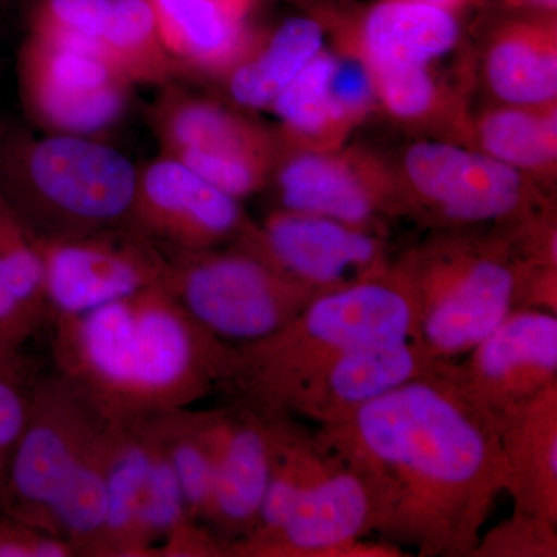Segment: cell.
Segmentation results:
<instances>
[{"label":"cell","mask_w":557,"mask_h":557,"mask_svg":"<svg viewBox=\"0 0 557 557\" xmlns=\"http://www.w3.org/2000/svg\"><path fill=\"white\" fill-rule=\"evenodd\" d=\"M494 417L516 511L557 523V384Z\"/></svg>","instance_id":"obj_18"},{"label":"cell","mask_w":557,"mask_h":557,"mask_svg":"<svg viewBox=\"0 0 557 557\" xmlns=\"http://www.w3.org/2000/svg\"><path fill=\"white\" fill-rule=\"evenodd\" d=\"M413 2L429 3V5L442 7V9L453 11V9L463 5L469 0H413Z\"/></svg>","instance_id":"obj_41"},{"label":"cell","mask_w":557,"mask_h":557,"mask_svg":"<svg viewBox=\"0 0 557 557\" xmlns=\"http://www.w3.org/2000/svg\"><path fill=\"white\" fill-rule=\"evenodd\" d=\"M152 124L163 156L185 164L234 199L258 190L269 174L270 139L214 102L171 91L157 101Z\"/></svg>","instance_id":"obj_10"},{"label":"cell","mask_w":557,"mask_h":557,"mask_svg":"<svg viewBox=\"0 0 557 557\" xmlns=\"http://www.w3.org/2000/svg\"><path fill=\"white\" fill-rule=\"evenodd\" d=\"M329 458L327 469L276 531L234 542L228 556L329 557L336 545L375 533L379 518L368 483L338 458Z\"/></svg>","instance_id":"obj_14"},{"label":"cell","mask_w":557,"mask_h":557,"mask_svg":"<svg viewBox=\"0 0 557 557\" xmlns=\"http://www.w3.org/2000/svg\"><path fill=\"white\" fill-rule=\"evenodd\" d=\"M322 40L324 35L317 21H285L258 53L234 65L231 97L244 108H271L277 95L321 53Z\"/></svg>","instance_id":"obj_23"},{"label":"cell","mask_w":557,"mask_h":557,"mask_svg":"<svg viewBox=\"0 0 557 557\" xmlns=\"http://www.w3.org/2000/svg\"><path fill=\"white\" fill-rule=\"evenodd\" d=\"M453 11L413 0H384L366 13L361 44L369 69L428 67L456 46Z\"/></svg>","instance_id":"obj_20"},{"label":"cell","mask_w":557,"mask_h":557,"mask_svg":"<svg viewBox=\"0 0 557 557\" xmlns=\"http://www.w3.org/2000/svg\"><path fill=\"white\" fill-rule=\"evenodd\" d=\"M456 362L319 426V448L355 469L376 531L421 557H474L508 468L494 413L458 384Z\"/></svg>","instance_id":"obj_1"},{"label":"cell","mask_w":557,"mask_h":557,"mask_svg":"<svg viewBox=\"0 0 557 557\" xmlns=\"http://www.w3.org/2000/svg\"><path fill=\"white\" fill-rule=\"evenodd\" d=\"M127 226L175 256L214 249L248 231L237 199L168 156L139 171Z\"/></svg>","instance_id":"obj_11"},{"label":"cell","mask_w":557,"mask_h":557,"mask_svg":"<svg viewBox=\"0 0 557 557\" xmlns=\"http://www.w3.org/2000/svg\"><path fill=\"white\" fill-rule=\"evenodd\" d=\"M556 112L523 108L491 112L480 123L479 137L486 156L515 170H544L555 163Z\"/></svg>","instance_id":"obj_30"},{"label":"cell","mask_w":557,"mask_h":557,"mask_svg":"<svg viewBox=\"0 0 557 557\" xmlns=\"http://www.w3.org/2000/svg\"><path fill=\"white\" fill-rule=\"evenodd\" d=\"M76 556L67 542L0 511V557Z\"/></svg>","instance_id":"obj_38"},{"label":"cell","mask_w":557,"mask_h":557,"mask_svg":"<svg viewBox=\"0 0 557 557\" xmlns=\"http://www.w3.org/2000/svg\"><path fill=\"white\" fill-rule=\"evenodd\" d=\"M50 324L58 375L110 424L190 408L233 379L236 347L194 321L163 278Z\"/></svg>","instance_id":"obj_2"},{"label":"cell","mask_w":557,"mask_h":557,"mask_svg":"<svg viewBox=\"0 0 557 557\" xmlns=\"http://www.w3.org/2000/svg\"><path fill=\"white\" fill-rule=\"evenodd\" d=\"M269 416L242 405L215 410V465L205 525L230 548L258 527L270 478Z\"/></svg>","instance_id":"obj_17"},{"label":"cell","mask_w":557,"mask_h":557,"mask_svg":"<svg viewBox=\"0 0 557 557\" xmlns=\"http://www.w3.org/2000/svg\"><path fill=\"white\" fill-rule=\"evenodd\" d=\"M329 91L338 126L362 115L376 94L366 62L336 58L330 75Z\"/></svg>","instance_id":"obj_36"},{"label":"cell","mask_w":557,"mask_h":557,"mask_svg":"<svg viewBox=\"0 0 557 557\" xmlns=\"http://www.w3.org/2000/svg\"><path fill=\"white\" fill-rule=\"evenodd\" d=\"M112 0H35L28 33L97 51Z\"/></svg>","instance_id":"obj_33"},{"label":"cell","mask_w":557,"mask_h":557,"mask_svg":"<svg viewBox=\"0 0 557 557\" xmlns=\"http://www.w3.org/2000/svg\"><path fill=\"white\" fill-rule=\"evenodd\" d=\"M108 424L89 399L58 373L36 381L27 423L11 458L2 512L49 533L51 505Z\"/></svg>","instance_id":"obj_7"},{"label":"cell","mask_w":557,"mask_h":557,"mask_svg":"<svg viewBox=\"0 0 557 557\" xmlns=\"http://www.w3.org/2000/svg\"><path fill=\"white\" fill-rule=\"evenodd\" d=\"M32 386L27 380L0 376V511L11 458L27 423Z\"/></svg>","instance_id":"obj_37"},{"label":"cell","mask_w":557,"mask_h":557,"mask_svg":"<svg viewBox=\"0 0 557 557\" xmlns=\"http://www.w3.org/2000/svg\"><path fill=\"white\" fill-rule=\"evenodd\" d=\"M491 89L512 106H542L557 94L556 28L518 22L502 30L487 53Z\"/></svg>","instance_id":"obj_22"},{"label":"cell","mask_w":557,"mask_h":557,"mask_svg":"<svg viewBox=\"0 0 557 557\" xmlns=\"http://www.w3.org/2000/svg\"><path fill=\"white\" fill-rule=\"evenodd\" d=\"M335 58L319 53L292 83L277 95L271 108L285 126L302 137H318L339 127L330 101L329 83Z\"/></svg>","instance_id":"obj_32"},{"label":"cell","mask_w":557,"mask_h":557,"mask_svg":"<svg viewBox=\"0 0 557 557\" xmlns=\"http://www.w3.org/2000/svg\"><path fill=\"white\" fill-rule=\"evenodd\" d=\"M530 267L508 242L448 244L406 263L420 307V343L443 361L468 354L518 309Z\"/></svg>","instance_id":"obj_5"},{"label":"cell","mask_w":557,"mask_h":557,"mask_svg":"<svg viewBox=\"0 0 557 557\" xmlns=\"http://www.w3.org/2000/svg\"><path fill=\"white\" fill-rule=\"evenodd\" d=\"M406 175L440 219L483 223L512 219L527 205L520 172L486 153L418 143L405 160Z\"/></svg>","instance_id":"obj_15"},{"label":"cell","mask_w":557,"mask_h":557,"mask_svg":"<svg viewBox=\"0 0 557 557\" xmlns=\"http://www.w3.org/2000/svg\"><path fill=\"white\" fill-rule=\"evenodd\" d=\"M149 454L146 418L116 424L108 478V515L91 556L135 557V531Z\"/></svg>","instance_id":"obj_26"},{"label":"cell","mask_w":557,"mask_h":557,"mask_svg":"<svg viewBox=\"0 0 557 557\" xmlns=\"http://www.w3.org/2000/svg\"><path fill=\"white\" fill-rule=\"evenodd\" d=\"M116 424L94 440L50 507L47 531L67 542L76 556H91L108 515V478Z\"/></svg>","instance_id":"obj_24"},{"label":"cell","mask_w":557,"mask_h":557,"mask_svg":"<svg viewBox=\"0 0 557 557\" xmlns=\"http://www.w3.org/2000/svg\"><path fill=\"white\" fill-rule=\"evenodd\" d=\"M267 416L271 442L269 485L258 527L248 536H263L276 531L330 463L314 435L296 424L289 413Z\"/></svg>","instance_id":"obj_25"},{"label":"cell","mask_w":557,"mask_h":557,"mask_svg":"<svg viewBox=\"0 0 557 557\" xmlns=\"http://www.w3.org/2000/svg\"><path fill=\"white\" fill-rule=\"evenodd\" d=\"M25 112L47 134L94 138L126 112L132 84L97 51L27 33L20 54Z\"/></svg>","instance_id":"obj_8"},{"label":"cell","mask_w":557,"mask_h":557,"mask_svg":"<svg viewBox=\"0 0 557 557\" xmlns=\"http://www.w3.org/2000/svg\"><path fill=\"white\" fill-rule=\"evenodd\" d=\"M449 362L435 358L418 338L355 348L319 369L296 392L287 413L310 418L318 426L335 423Z\"/></svg>","instance_id":"obj_16"},{"label":"cell","mask_w":557,"mask_h":557,"mask_svg":"<svg viewBox=\"0 0 557 557\" xmlns=\"http://www.w3.org/2000/svg\"><path fill=\"white\" fill-rule=\"evenodd\" d=\"M456 364L458 384L493 413L557 384V314L518 309Z\"/></svg>","instance_id":"obj_13"},{"label":"cell","mask_w":557,"mask_h":557,"mask_svg":"<svg viewBox=\"0 0 557 557\" xmlns=\"http://www.w3.org/2000/svg\"><path fill=\"white\" fill-rule=\"evenodd\" d=\"M240 242L321 293L350 287L387 267L383 245L368 231L287 209L270 215L262 228L248 230Z\"/></svg>","instance_id":"obj_12"},{"label":"cell","mask_w":557,"mask_h":557,"mask_svg":"<svg viewBox=\"0 0 557 557\" xmlns=\"http://www.w3.org/2000/svg\"><path fill=\"white\" fill-rule=\"evenodd\" d=\"M525 2L537 7V9L552 11L556 10L557 0H525Z\"/></svg>","instance_id":"obj_42"},{"label":"cell","mask_w":557,"mask_h":557,"mask_svg":"<svg viewBox=\"0 0 557 557\" xmlns=\"http://www.w3.org/2000/svg\"><path fill=\"white\" fill-rule=\"evenodd\" d=\"M420 307L405 265L322 293L273 335L236 347L231 388L265 413H287L304 384L355 348L418 338Z\"/></svg>","instance_id":"obj_3"},{"label":"cell","mask_w":557,"mask_h":557,"mask_svg":"<svg viewBox=\"0 0 557 557\" xmlns=\"http://www.w3.org/2000/svg\"><path fill=\"white\" fill-rule=\"evenodd\" d=\"M258 0H150L164 46L177 65L220 70L249 47L247 20Z\"/></svg>","instance_id":"obj_19"},{"label":"cell","mask_w":557,"mask_h":557,"mask_svg":"<svg viewBox=\"0 0 557 557\" xmlns=\"http://www.w3.org/2000/svg\"><path fill=\"white\" fill-rule=\"evenodd\" d=\"M369 70L376 95L394 115L413 120L426 115L432 108L435 86L428 67Z\"/></svg>","instance_id":"obj_35"},{"label":"cell","mask_w":557,"mask_h":557,"mask_svg":"<svg viewBox=\"0 0 557 557\" xmlns=\"http://www.w3.org/2000/svg\"><path fill=\"white\" fill-rule=\"evenodd\" d=\"M138 174L127 157L94 138H0V197L36 237L127 226Z\"/></svg>","instance_id":"obj_4"},{"label":"cell","mask_w":557,"mask_h":557,"mask_svg":"<svg viewBox=\"0 0 557 557\" xmlns=\"http://www.w3.org/2000/svg\"><path fill=\"white\" fill-rule=\"evenodd\" d=\"M177 474L190 518L205 523L215 465V410L190 408L153 416Z\"/></svg>","instance_id":"obj_28"},{"label":"cell","mask_w":557,"mask_h":557,"mask_svg":"<svg viewBox=\"0 0 557 557\" xmlns=\"http://www.w3.org/2000/svg\"><path fill=\"white\" fill-rule=\"evenodd\" d=\"M287 211L338 220L366 230L379 211V196L346 161L321 153L295 157L278 174Z\"/></svg>","instance_id":"obj_21"},{"label":"cell","mask_w":557,"mask_h":557,"mask_svg":"<svg viewBox=\"0 0 557 557\" xmlns=\"http://www.w3.org/2000/svg\"><path fill=\"white\" fill-rule=\"evenodd\" d=\"M163 284L194 321L231 346L273 335L322 295L245 244L174 256Z\"/></svg>","instance_id":"obj_6"},{"label":"cell","mask_w":557,"mask_h":557,"mask_svg":"<svg viewBox=\"0 0 557 557\" xmlns=\"http://www.w3.org/2000/svg\"><path fill=\"white\" fill-rule=\"evenodd\" d=\"M0 376L5 379L27 380V364L22 358L21 350L3 344L0 341Z\"/></svg>","instance_id":"obj_40"},{"label":"cell","mask_w":557,"mask_h":557,"mask_svg":"<svg viewBox=\"0 0 557 557\" xmlns=\"http://www.w3.org/2000/svg\"><path fill=\"white\" fill-rule=\"evenodd\" d=\"M100 46L102 57L131 84L164 83L178 67L150 0H112Z\"/></svg>","instance_id":"obj_27"},{"label":"cell","mask_w":557,"mask_h":557,"mask_svg":"<svg viewBox=\"0 0 557 557\" xmlns=\"http://www.w3.org/2000/svg\"><path fill=\"white\" fill-rule=\"evenodd\" d=\"M35 242L50 322L135 295L160 282L171 262L163 249L129 226L79 236H35Z\"/></svg>","instance_id":"obj_9"},{"label":"cell","mask_w":557,"mask_h":557,"mask_svg":"<svg viewBox=\"0 0 557 557\" xmlns=\"http://www.w3.org/2000/svg\"><path fill=\"white\" fill-rule=\"evenodd\" d=\"M557 523L512 512L511 518L482 533L474 557H556Z\"/></svg>","instance_id":"obj_34"},{"label":"cell","mask_w":557,"mask_h":557,"mask_svg":"<svg viewBox=\"0 0 557 557\" xmlns=\"http://www.w3.org/2000/svg\"><path fill=\"white\" fill-rule=\"evenodd\" d=\"M42 325L44 322L14 296L0 273V341L21 350Z\"/></svg>","instance_id":"obj_39"},{"label":"cell","mask_w":557,"mask_h":557,"mask_svg":"<svg viewBox=\"0 0 557 557\" xmlns=\"http://www.w3.org/2000/svg\"><path fill=\"white\" fill-rule=\"evenodd\" d=\"M148 423L150 454L135 531V557L159 556L160 547L186 520L193 519L170 454L157 431L153 418Z\"/></svg>","instance_id":"obj_29"},{"label":"cell","mask_w":557,"mask_h":557,"mask_svg":"<svg viewBox=\"0 0 557 557\" xmlns=\"http://www.w3.org/2000/svg\"><path fill=\"white\" fill-rule=\"evenodd\" d=\"M0 273L11 292L46 324L50 322L44 293L42 260L35 234L0 197Z\"/></svg>","instance_id":"obj_31"}]
</instances>
